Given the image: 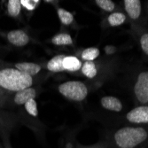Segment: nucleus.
I'll return each instance as SVG.
<instances>
[{"instance_id": "nucleus-5", "label": "nucleus", "mask_w": 148, "mask_h": 148, "mask_svg": "<svg viewBox=\"0 0 148 148\" xmlns=\"http://www.w3.org/2000/svg\"><path fill=\"white\" fill-rule=\"evenodd\" d=\"M126 121L135 126L148 125V106H138L132 108L125 115Z\"/></svg>"}, {"instance_id": "nucleus-14", "label": "nucleus", "mask_w": 148, "mask_h": 148, "mask_svg": "<svg viewBox=\"0 0 148 148\" xmlns=\"http://www.w3.org/2000/svg\"><path fill=\"white\" fill-rule=\"evenodd\" d=\"M81 70L82 74L88 79H93L98 75V68L94 61H84Z\"/></svg>"}, {"instance_id": "nucleus-18", "label": "nucleus", "mask_w": 148, "mask_h": 148, "mask_svg": "<svg viewBox=\"0 0 148 148\" xmlns=\"http://www.w3.org/2000/svg\"><path fill=\"white\" fill-rule=\"evenodd\" d=\"M57 13H58L59 19H60L62 25L69 26V25H71L73 23L74 15L70 12L66 11V9H63V8H58Z\"/></svg>"}, {"instance_id": "nucleus-23", "label": "nucleus", "mask_w": 148, "mask_h": 148, "mask_svg": "<svg viewBox=\"0 0 148 148\" xmlns=\"http://www.w3.org/2000/svg\"><path fill=\"white\" fill-rule=\"evenodd\" d=\"M106 144H104V143H100L99 145H92V146H77V148H106Z\"/></svg>"}, {"instance_id": "nucleus-27", "label": "nucleus", "mask_w": 148, "mask_h": 148, "mask_svg": "<svg viewBox=\"0 0 148 148\" xmlns=\"http://www.w3.org/2000/svg\"><path fill=\"white\" fill-rule=\"evenodd\" d=\"M147 7H148V5H147Z\"/></svg>"}, {"instance_id": "nucleus-15", "label": "nucleus", "mask_w": 148, "mask_h": 148, "mask_svg": "<svg viewBox=\"0 0 148 148\" xmlns=\"http://www.w3.org/2000/svg\"><path fill=\"white\" fill-rule=\"evenodd\" d=\"M126 15L122 12H114L107 17V23L110 27H118L126 21Z\"/></svg>"}, {"instance_id": "nucleus-8", "label": "nucleus", "mask_w": 148, "mask_h": 148, "mask_svg": "<svg viewBox=\"0 0 148 148\" xmlns=\"http://www.w3.org/2000/svg\"><path fill=\"white\" fill-rule=\"evenodd\" d=\"M100 104L104 109L114 113H120L123 110V103L114 96H105L101 99Z\"/></svg>"}, {"instance_id": "nucleus-9", "label": "nucleus", "mask_w": 148, "mask_h": 148, "mask_svg": "<svg viewBox=\"0 0 148 148\" xmlns=\"http://www.w3.org/2000/svg\"><path fill=\"white\" fill-rule=\"evenodd\" d=\"M36 90L33 87H29L15 92L13 96V103L16 105H24L27 101L31 99H36Z\"/></svg>"}, {"instance_id": "nucleus-7", "label": "nucleus", "mask_w": 148, "mask_h": 148, "mask_svg": "<svg viewBox=\"0 0 148 148\" xmlns=\"http://www.w3.org/2000/svg\"><path fill=\"white\" fill-rule=\"evenodd\" d=\"M123 5L125 12L131 20L137 21L140 18L142 12L141 1L139 0H124Z\"/></svg>"}, {"instance_id": "nucleus-6", "label": "nucleus", "mask_w": 148, "mask_h": 148, "mask_svg": "<svg viewBox=\"0 0 148 148\" xmlns=\"http://www.w3.org/2000/svg\"><path fill=\"white\" fill-rule=\"evenodd\" d=\"M7 40L12 45L17 47H23L29 43L30 37L22 29H14L11 30L7 34Z\"/></svg>"}, {"instance_id": "nucleus-10", "label": "nucleus", "mask_w": 148, "mask_h": 148, "mask_svg": "<svg viewBox=\"0 0 148 148\" xmlns=\"http://www.w3.org/2000/svg\"><path fill=\"white\" fill-rule=\"evenodd\" d=\"M14 69L30 76L36 75L42 70V66L33 62H19L14 65Z\"/></svg>"}, {"instance_id": "nucleus-20", "label": "nucleus", "mask_w": 148, "mask_h": 148, "mask_svg": "<svg viewBox=\"0 0 148 148\" xmlns=\"http://www.w3.org/2000/svg\"><path fill=\"white\" fill-rule=\"evenodd\" d=\"M95 4L103 11L108 12H114L115 9V4L111 0H96Z\"/></svg>"}, {"instance_id": "nucleus-16", "label": "nucleus", "mask_w": 148, "mask_h": 148, "mask_svg": "<svg viewBox=\"0 0 148 148\" xmlns=\"http://www.w3.org/2000/svg\"><path fill=\"white\" fill-rule=\"evenodd\" d=\"M21 11V5L19 0H9L7 2V13L12 18L20 15Z\"/></svg>"}, {"instance_id": "nucleus-24", "label": "nucleus", "mask_w": 148, "mask_h": 148, "mask_svg": "<svg viewBox=\"0 0 148 148\" xmlns=\"http://www.w3.org/2000/svg\"><path fill=\"white\" fill-rule=\"evenodd\" d=\"M105 51H106V53L107 54H113L115 51V48L112 45H107L106 48H105Z\"/></svg>"}, {"instance_id": "nucleus-25", "label": "nucleus", "mask_w": 148, "mask_h": 148, "mask_svg": "<svg viewBox=\"0 0 148 148\" xmlns=\"http://www.w3.org/2000/svg\"><path fill=\"white\" fill-rule=\"evenodd\" d=\"M65 148H74V147H73V144H72L71 142L66 143V145Z\"/></svg>"}, {"instance_id": "nucleus-19", "label": "nucleus", "mask_w": 148, "mask_h": 148, "mask_svg": "<svg viewBox=\"0 0 148 148\" xmlns=\"http://www.w3.org/2000/svg\"><path fill=\"white\" fill-rule=\"evenodd\" d=\"M24 107L26 112L30 116L36 118L38 116V109H37V103L36 99H31L24 104Z\"/></svg>"}, {"instance_id": "nucleus-3", "label": "nucleus", "mask_w": 148, "mask_h": 148, "mask_svg": "<svg viewBox=\"0 0 148 148\" xmlns=\"http://www.w3.org/2000/svg\"><path fill=\"white\" fill-rule=\"evenodd\" d=\"M61 95L70 101L82 102L88 96V87L81 81H66L58 86Z\"/></svg>"}, {"instance_id": "nucleus-11", "label": "nucleus", "mask_w": 148, "mask_h": 148, "mask_svg": "<svg viewBox=\"0 0 148 148\" xmlns=\"http://www.w3.org/2000/svg\"><path fill=\"white\" fill-rule=\"evenodd\" d=\"M83 63L77 57L73 55H66L63 60V68L65 71L68 72H77L82 69Z\"/></svg>"}, {"instance_id": "nucleus-21", "label": "nucleus", "mask_w": 148, "mask_h": 148, "mask_svg": "<svg viewBox=\"0 0 148 148\" xmlns=\"http://www.w3.org/2000/svg\"><path fill=\"white\" fill-rule=\"evenodd\" d=\"M21 5L27 11H34L40 4L39 0H21Z\"/></svg>"}, {"instance_id": "nucleus-17", "label": "nucleus", "mask_w": 148, "mask_h": 148, "mask_svg": "<svg viewBox=\"0 0 148 148\" xmlns=\"http://www.w3.org/2000/svg\"><path fill=\"white\" fill-rule=\"evenodd\" d=\"M100 54V51L97 47H90L86 48L82 52V59L84 61H94Z\"/></svg>"}, {"instance_id": "nucleus-4", "label": "nucleus", "mask_w": 148, "mask_h": 148, "mask_svg": "<svg viewBox=\"0 0 148 148\" xmlns=\"http://www.w3.org/2000/svg\"><path fill=\"white\" fill-rule=\"evenodd\" d=\"M133 93L140 106H148V70L141 71L137 75Z\"/></svg>"}, {"instance_id": "nucleus-2", "label": "nucleus", "mask_w": 148, "mask_h": 148, "mask_svg": "<svg viewBox=\"0 0 148 148\" xmlns=\"http://www.w3.org/2000/svg\"><path fill=\"white\" fill-rule=\"evenodd\" d=\"M33 77L14 68L0 69V89L11 92H18L32 87Z\"/></svg>"}, {"instance_id": "nucleus-12", "label": "nucleus", "mask_w": 148, "mask_h": 148, "mask_svg": "<svg viewBox=\"0 0 148 148\" xmlns=\"http://www.w3.org/2000/svg\"><path fill=\"white\" fill-rule=\"evenodd\" d=\"M66 55L64 54H60L52 57L46 64V69L48 71L51 73H60L64 72V68H63V60Z\"/></svg>"}, {"instance_id": "nucleus-26", "label": "nucleus", "mask_w": 148, "mask_h": 148, "mask_svg": "<svg viewBox=\"0 0 148 148\" xmlns=\"http://www.w3.org/2000/svg\"><path fill=\"white\" fill-rule=\"evenodd\" d=\"M1 90H2V89H0V99H1V97H2V95H3V92H2Z\"/></svg>"}, {"instance_id": "nucleus-13", "label": "nucleus", "mask_w": 148, "mask_h": 148, "mask_svg": "<svg viewBox=\"0 0 148 148\" xmlns=\"http://www.w3.org/2000/svg\"><path fill=\"white\" fill-rule=\"evenodd\" d=\"M51 43L57 46H68L73 45V39L68 33H60L51 38Z\"/></svg>"}, {"instance_id": "nucleus-1", "label": "nucleus", "mask_w": 148, "mask_h": 148, "mask_svg": "<svg viewBox=\"0 0 148 148\" xmlns=\"http://www.w3.org/2000/svg\"><path fill=\"white\" fill-rule=\"evenodd\" d=\"M148 144V127L128 125L115 130L108 138L109 148H139Z\"/></svg>"}, {"instance_id": "nucleus-22", "label": "nucleus", "mask_w": 148, "mask_h": 148, "mask_svg": "<svg viewBox=\"0 0 148 148\" xmlns=\"http://www.w3.org/2000/svg\"><path fill=\"white\" fill-rule=\"evenodd\" d=\"M139 45H140V48L143 51V52L146 56H148V32L144 33L143 35L140 36Z\"/></svg>"}]
</instances>
